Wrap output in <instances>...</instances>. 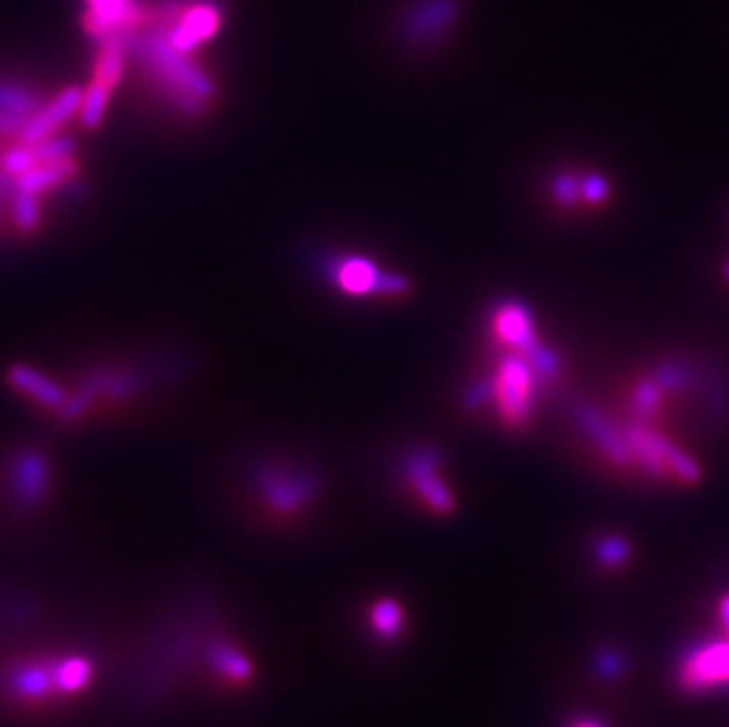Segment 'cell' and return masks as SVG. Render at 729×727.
I'll use <instances>...</instances> for the list:
<instances>
[{"instance_id":"cell-1","label":"cell","mask_w":729,"mask_h":727,"mask_svg":"<svg viewBox=\"0 0 729 727\" xmlns=\"http://www.w3.org/2000/svg\"><path fill=\"white\" fill-rule=\"evenodd\" d=\"M135 52L140 60L147 64L152 76L168 90V95L175 100V104L187 114H202L206 109V102L213 98V83L196 66L187 52L177 50L171 41L166 31L163 33H150L135 43Z\"/></svg>"},{"instance_id":"cell-2","label":"cell","mask_w":729,"mask_h":727,"mask_svg":"<svg viewBox=\"0 0 729 727\" xmlns=\"http://www.w3.org/2000/svg\"><path fill=\"white\" fill-rule=\"evenodd\" d=\"M147 17L140 0H85V29L100 43L119 35H131Z\"/></svg>"},{"instance_id":"cell-3","label":"cell","mask_w":729,"mask_h":727,"mask_svg":"<svg viewBox=\"0 0 729 727\" xmlns=\"http://www.w3.org/2000/svg\"><path fill=\"white\" fill-rule=\"evenodd\" d=\"M10 695L29 706L50 704L54 699H64L58 685V659L54 662H22L12 668L8 676Z\"/></svg>"},{"instance_id":"cell-4","label":"cell","mask_w":729,"mask_h":727,"mask_svg":"<svg viewBox=\"0 0 729 727\" xmlns=\"http://www.w3.org/2000/svg\"><path fill=\"white\" fill-rule=\"evenodd\" d=\"M260 492L269 511L275 515H296L302 511L305 503L315 496L317 480L309 475H290V472L267 470L260 478Z\"/></svg>"},{"instance_id":"cell-5","label":"cell","mask_w":729,"mask_h":727,"mask_svg":"<svg viewBox=\"0 0 729 727\" xmlns=\"http://www.w3.org/2000/svg\"><path fill=\"white\" fill-rule=\"evenodd\" d=\"M459 14L455 0H415L402 17V33L411 43H432L444 35Z\"/></svg>"},{"instance_id":"cell-6","label":"cell","mask_w":729,"mask_h":727,"mask_svg":"<svg viewBox=\"0 0 729 727\" xmlns=\"http://www.w3.org/2000/svg\"><path fill=\"white\" fill-rule=\"evenodd\" d=\"M680 680L691 693H704V689L727 685L729 683V641L706 645L695 649L687 657Z\"/></svg>"},{"instance_id":"cell-7","label":"cell","mask_w":729,"mask_h":727,"mask_svg":"<svg viewBox=\"0 0 729 727\" xmlns=\"http://www.w3.org/2000/svg\"><path fill=\"white\" fill-rule=\"evenodd\" d=\"M220 8L213 3H194L177 17L166 35L177 50L189 54L220 31Z\"/></svg>"},{"instance_id":"cell-8","label":"cell","mask_w":729,"mask_h":727,"mask_svg":"<svg viewBox=\"0 0 729 727\" xmlns=\"http://www.w3.org/2000/svg\"><path fill=\"white\" fill-rule=\"evenodd\" d=\"M407 478H409L411 487L418 492V496H421L434 513H440V515L453 513L455 501H453L451 492L446 489V484L442 482L440 472H437V457H434V453H430V451L413 453V457L409 459V465H407Z\"/></svg>"},{"instance_id":"cell-9","label":"cell","mask_w":729,"mask_h":727,"mask_svg":"<svg viewBox=\"0 0 729 727\" xmlns=\"http://www.w3.org/2000/svg\"><path fill=\"white\" fill-rule=\"evenodd\" d=\"M499 402L503 409L505 421L522 423L532 405V371H528L526 361H507L503 371L499 373Z\"/></svg>"},{"instance_id":"cell-10","label":"cell","mask_w":729,"mask_h":727,"mask_svg":"<svg viewBox=\"0 0 729 727\" xmlns=\"http://www.w3.org/2000/svg\"><path fill=\"white\" fill-rule=\"evenodd\" d=\"M81 104H83V90L79 88L64 90V93H60L52 102L41 106L39 112L29 119L27 129L22 133L24 144H39L52 137L60 125H64L71 116L81 112Z\"/></svg>"},{"instance_id":"cell-11","label":"cell","mask_w":729,"mask_h":727,"mask_svg":"<svg viewBox=\"0 0 729 727\" xmlns=\"http://www.w3.org/2000/svg\"><path fill=\"white\" fill-rule=\"evenodd\" d=\"M48 482L50 470L45 459L41 453H27L20 461V468H17V492H20V499L29 505H35L45 496Z\"/></svg>"},{"instance_id":"cell-12","label":"cell","mask_w":729,"mask_h":727,"mask_svg":"<svg viewBox=\"0 0 729 727\" xmlns=\"http://www.w3.org/2000/svg\"><path fill=\"white\" fill-rule=\"evenodd\" d=\"M71 173H74V161L71 158L54 161V163H39V166H33L31 171L20 175V180H17V187H20V192H24V194L35 196V194L62 185L66 177H71Z\"/></svg>"},{"instance_id":"cell-13","label":"cell","mask_w":729,"mask_h":727,"mask_svg":"<svg viewBox=\"0 0 729 727\" xmlns=\"http://www.w3.org/2000/svg\"><path fill=\"white\" fill-rule=\"evenodd\" d=\"M10 378H12V383L20 388L24 395L33 397L35 402H41L45 407H64L66 402V397L64 392L52 383V380H48L45 376H41L39 371H33V369H27V367H14L10 371Z\"/></svg>"},{"instance_id":"cell-14","label":"cell","mask_w":729,"mask_h":727,"mask_svg":"<svg viewBox=\"0 0 729 727\" xmlns=\"http://www.w3.org/2000/svg\"><path fill=\"white\" fill-rule=\"evenodd\" d=\"M211 664H213V668L217 670V674H220L227 683H234V685H246L255 678L253 662L246 657L244 652H239L232 645L213 647Z\"/></svg>"},{"instance_id":"cell-15","label":"cell","mask_w":729,"mask_h":727,"mask_svg":"<svg viewBox=\"0 0 729 727\" xmlns=\"http://www.w3.org/2000/svg\"><path fill=\"white\" fill-rule=\"evenodd\" d=\"M93 683V664L81 657L58 659V685L62 697H74Z\"/></svg>"},{"instance_id":"cell-16","label":"cell","mask_w":729,"mask_h":727,"mask_svg":"<svg viewBox=\"0 0 729 727\" xmlns=\"http://www.w3.org/2000/svg\"><path fill=\"white\" fill-rule=\"evenodd\" d=\"M496 331L510 345H534V331L522 307L510 305L496 317Z\"/></svg>"},{"instance_id":"cell-17","label":"cell","mask_w":729,"mask_h":727,"mask_svg":"<svg viewBox=\"0 0 729 727\" xmlns=\"http://www.w3.org/2000/svg\"><path fill=\"white\" fill-rule=\"evenodd\" d=\"M371 626L386 641H394L404 628V610L392 597H382L371 607Z\"/></svg>"},{"instance_id":"cell-18","label":"cell","mask_w":729,"mask_h":727,"mask_svg":"<svg viewBox=\"0 0 729 727\" xmlns=\"http://www.w3.org/2000/svg\"><path fill=\"white\" fill-rule=\"evenodd\" d=\"M109 95H112V88H106L104 83H97V81H93V85L85 90L83 104H81V121L85 129H95V125H100V121L106 112Z\"/></svg>"},{"instance_id":"cell-19","label":"cell","mask_w":729,"mask_h":727,"mask_svg":"<svg viewBox=\"0 0 729 727\" xmlns=\"http://www.w3.org/2000/svg\"><path fill=\"white\" fill-rule=\"evenodd\" d=\"M595 557L605 567H622L630 557V545L622 536H605L595 545Z\"/></svg>"},{"instance_id":"cell-20","label":"cell","mask_w":729,"mask_h":727,"mask_svg":"<svg viewBox=\"0 0 729 727\" xmlns=\"http://www.w3.org/2000/svg\"><path fill=\"white\" fill-rule=\"evenodd\" d=\"M14 215H17V223H20V227L24 229H33L35 225H39V206H35V198L33 194H20V198H17V204H14Z\"/></svg>"},{"instance_id":"cell-21","label":"cell","mask_w":729,"mask_h":727,"mask_svg":"<svg viewBox=\"0 0 729 727\" xmlns=\"http://www.w3.org/2000/svg\"><path fill=\"white\" fill-rule=\"evenodd\" d=\"M624 664L626 662L618 652H603L595 662V668H597V674L603 676L605 680H616L618 676L624 674Z\"/></svg>"},{"instance_id":"cell-22","label":"cell","mask_w":729,"mask_h":727,"mask_svg":"<svg viewBox=\"0 0 729 727\" xmlns=\"http://www.w3.org/2000/svg\"><path fill=\"white\" fill-rule=\"evenodd\" d=\"M720 616H722V622H725V628L729 633V595H725L720 600Z\"/></svg>"},{"instance_id":"cell-23","label":"cell","mask_w":729,"mask_h":727,"mask_svg":"<svg viewBox=\"0 0 729 727\" xmlns=\"http://www.w3.org/2000/svg\"><path fill=\"white\" fill-rule=\"evenodd\" d=\"M576 727H603L599 723H593V720H581Z\"/></svg>"}]
</instances>
